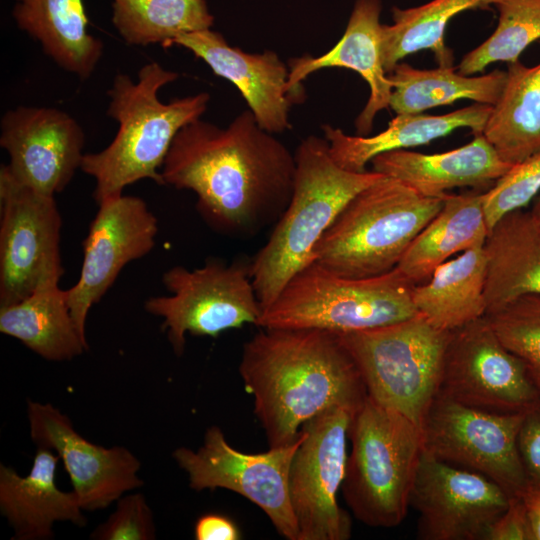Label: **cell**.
Wrapping results in <instances>:
<instances>
[{"instance_id":"1","label":"cell","mask_w":540,"mask_h":540,"mask_svg":"<svg viewBox=\"0 0 540 540\" xmlns=\"http://www.w3.org/2000/svg\"><path fill=\"white\" fill-rule=\"evenodd\" d=\"M295 170V154L247 109L226 127L201 118L182 127L160 173L164 185L196 194L211 228L247 238L282 216Z\"/></svg>"},{"instance_id":"2","label":"cell","mask_w":540,"mask_h":540,"mask_svg":"<svg viewBox=\"0 0 540 540\" xmlns=\"http://www.w3.org/2000/svg\"><path fill=\"white\" fill-rule=\"evenodd\" d=\"M239 373L269 448L293 443L328 409L356 411L368 396L339 335L323 329L261 328L243 345Z\"/></svg>"},{"instance_id":"3","label":"cell","mask_w":540,"mask_h":540,"mask_svg":"<svg viewBox=\"0 0 540 540\" xmlns=\"http://www.w3.org/2000/svg\"><path fill=\"white\" fill-rule=\"evenodd\" d=\"M178 78L154 61L139 69L136 81L123 73L114 76L107 115L118 123V131L105 149L84 154L80 168L96 182L97 204L143 179L164 185L160 171L175 136L201 118L210 101L207 92H200L163 103L159 91Z\"/></svg>"},{"instance_id":"4","label":"cell","mask_w":540,"mask_h":540,"mask_svg":"<svg viewBox=\"0 0 540 540\" xmlns=\"http://www.w3.org/2000/svg\"><path fill=\"white\" fill-rule=\"evenodd\" d=\"M294 154L290 202L251 261L252 282L262 310L296 273L315 261L317 243L346 204L384 176L374 170L343 169L332 159L324 137L307 136Z\"/></svg>"},{"instance_id":"5","label":"cell","mask_w":540,"mask_h":540,"mask_svg":"<svg viewBox=\"0 0 540 540\" xmlns=\"http://www.w3.org/2000/svg\"><path fill=\"white\" fill-rule=\"evenodd\" d=\"M443 201L444 197L422 196L384 175L346 204L317 243L314 259L348 278L387 273L398 265Z\"/></svg>"},{"instance_id":"6","label":"cell","mask_w":540,"mask_h":540,"mask_svg":"<svg viewBox=\"0 0 540 540\" xmlns=\"http://www.w3.org/2000/svg\"><path fill=\"white\" fill-rule=\"evenodd\" d=\"M348 440L341 490L351 513L373 528L398 526L423 452L421 428L367 396L352 415Z\"/></svg>"},{"instance_id":"7","label":"cell","mask_w":540,"mask_h":540,"mask_svg":"<svg viewBox=\"0 0 540 540\" xmlns=\"http://www.w3.org/2000/svg\"><path fill=\"white\" fill-rule=\"evenodd\" d=\"M413 286L396 267L378 276L348 278L314 261L262 310L257 326L344 334L394 324L418 315Z\"/></svg>"},{"instance_id":"8","label":"cell","mask_w":540,"mask_h":540,"mask_svg":"<svg viewBox=\"0 0 540 540\" xmlns=\"http://www.w3.org/2000/svg\"><path fill=\"white\" fill-rule=\"evenodd\" d=\"M449 334L418 314L338 335L361 373L368 396L421 428L440 387Z\"/></svg>"},{"instance_id":"9","label":"cell","mask_w":540,"mask_h":540,"mask_svg":"<svg viewBox=\"0 0 540 540\" xmlns=\"http://www.w3.org/2000/svg\"><path fill=\"white\" fill-rule=\"evenodd\" d=\"M162 282L170 295L150 297L144 307L163 318L162 329L178 356L184 352L187 333L217 337L229 329L258 324L262 308L251 262L211 259L194 269L178 265L164 272Z\"/></svg>"},{"instance_id":"10","label":"cell","mask_w":540,"mask_h":540,"mask_svg":"<svg viewBox=\"0 0 540 540\" xmlns=\"http://www.w3.org/2000/svg\"><path fill=\"white\" fill-rule=\"evenodd\" d=\"M526 411L496 413L437 393L421 425L423 449L477 472L519 497L528 485L517 437Z\"/></svg>"},{"instance_id":"11","label":"cell","mask_w":540,"mask_h":540,"mask_svg":"<svg viewBox=\"0 0 540 540\" xmlns=\"http://www.w3.org/2000/svg\"><path fill=\"white\" fill-rule=\"evenodd\" d=\"M0 307L59 284L62 219L54 196L15 181L0 169Z\"/></svg>"},{"instance_id":"12","label":"cell","mask_w":540,"mask_h":540,"mask_svg":"<svg viewBox=\"0 0 540 540\" xmlns=\"http://www.w3.org/2000/svg\"><path fill=\"white\" fill-rule=\"evenodd\" d=\"M304 438L300 431L291 444L263 453H243L232 447L218 426H210L197 451L177 448L172 456L196 491L217 488L233 491L258 506L276 531L287 540H298V527L288 489L293 456Z\"/></svg>"},{"instance_id":"13","label":"cell","mask_w":540,"mask_h":540,"mask_svg":"<svg viewBox=\"0 0 540 540\" xmlns=\"http://www.w3.org/2000/svg\"><path fill=\"white\" fill-rule=\"evenodd\" d=\"M355 411L334 407L302 426L289 470L298 540H348L352 523L337 501L346 473L348 430Z\"/></svg>"},{"instance_id":"14","label":"cell","mask_w":540,"mask_h":540,"mask_svg":"<svg viewBox=\"0 0 540 540\" xmlns=\"http://www.w3.org/2000/svg\"><path fill=\"white\" fill-rule=\"evenodd\" d=\"M438 392L496 413L524 412L540 401L537 381L502 344L486 315L450 331Z\"/></svg>"},{"instance_id":"15","label":"cell","mask_w":540,"mask_h":540,"mask_svg":"<svg viewBox=\"0 0 540 540\" xmlns=\"http://www.w3.org/2000/svg\"><path fill=\"white\" fill-rule=\"evenodd\" d=\"M511 497L489 478L444 462L423 449L410 506L422 540H486Z\"/></svg>"},{"instance_id":"16","label":"cell","mask_w":540,"mask_h":540,"mask_svg":"<svg viewBox=\"0 0 540 540\" xmlns=\"http://www.w3.org/2000/svg\"><path fill=\"white\" fill-rule=\"evenodd\" d=\"M98 206L83 241L79 279L66 290L73 321L84 338L91 307L102 299L124 266L154 248L159 229L156 216L140 197L122 194Z\"/></svg>"},{"instance_id":"17","label":"cell","mask_w":540,"mask_h":540,"mask_svg":"<svg viewBox=\"0 0 540 540\" xmlns=\"http://www.w3.org/2000/svg\"><path fill=\"white\" fill-rule=\"evenodd\" d=\"M0 145L9 155V163L2 167L15 181L55 196L81 168L85 133L62 110L18 106L1 118Z\"/></svg>"},{"instance_id":"18","label":"cell","mask_w":540,"mask_h":540,"mask_svg":"<svg viewBox=\"0 0 540 540\" xmlns=\"http://www.w3.org/2000/svg\"><path fill=\"white\" fill-rule=\"evenodd\" d=\"M27 416L32 440L62 460L83 510L104 509L143 485L137 475L141 463L127 448L91 443L73 428L67 415L49 403L27 400Z\"/></svg>"},{"instance_id":"19","label":"cell","mask_w":540,"mask_h":540,"mask_svg":"<svg viewBox=\"0 0 540 540\" xmlns=\"http://www.w3.org/2000/svg\"><path fill=\"white\" fill-rule=\"evenodd\" d=\"M191 51L241 93L259 125L272 134L291 128L290 107L300 98L287 90L289 67L274 51L249 53L210 29L178 36L169 43Z\"/></svg>"},{"instance_id":"20","label":"cell","mask_w":540,"mask_h":540,"mask_svg":"<svg viewBox=\"0 0 540 540\" xmlns=\"http://www.w3.org/2000/svg\"><path fill=\"white\" fill-rule=\"evenodd\" d=\"M380 0H356L345 32L325 54L289 61L287 90L302 98V81L323 68L341 67L357 72L368 84L370 94L355 120L357 135L368 136L378 112L390 108L392 83L382 61Z\"/></svg>"},{"instance_id":"21","label":"cell","mask_w":540,"mask_h":540,"mask_svg":"<svg viewBox=\"0 0 540 540\" xmlns=\"http://www.w3.org/2000/svg\"><path fill=\"white\" fill-rule=\"evenodd\" d=\"M370 163L374 171L429 198H443L449 190L461 187L485 192L512 166L499 157L483 134L443 153L394 150L376 156Z\"/></svg>"},{"instance_id":"22","label":"cell","mask_w":540,"mask_h":540,"mask_svg":"<svg viewBox=\"0 0 540 540\" xmlns=\"http://www.w3.org/2000/svg\"><path fill=\"white\" fill-rule=\"evenodd\" d=\"M58 455L38 447L28 475L0 465V511L14 531V539H50L56 522L86 525L78 498L56 485Z\"/></svg>"},{"instance_id":"23","label":"cell","mask_w":540,"mask_h":540,"mask_svg":"<svg viewBox=\"0 0 540 540\" xmlns=\"http://www.w3.org/2000/svg\"><path fill=\"white\" fill-rule=\"evenodd\" d=\"M492 109L475 103L443 115L397 114L385 130L372 136L348 135L329 124L322 130L332 159L343 169L363 172L382 153L427 144L460 128L482 134Z\"/></svg>"},{"instance_id":"24","label":"cell","mask_w":540,"mask_h":540,"mask_svg":"<svg viewBox=\"0 0 540 540\" xmlns=\"http://www.w3.org/2000/svg\"><path fill=\"white\" fill-rule=\"evenodd\" d=\"M486 315L524 295H540V225L531 211L502 216L484 244Z\"/></svg>"},{"instance_id":"25","label":"cell","mask_w":540,"mask_h":540,"mask_svg":"<svg viewBox=\"0 0 540 540\" xmlns=\"http://www.w3.org/2000/svg\"><path fill=\"white\" fill-rule=\"evenodd\" d=\"M12 16L60 68L82 80L92 75L103 44L88 32L83 0H15Z\"/></svg>"},{"instance_id":"26","label":"cell","mask_w":540,"mask_h":540,"mask_svg":"<svg viewBox=\"0 0 540 540\" xmlns=\"http://www.w3.org/2000/svg\"><path fill=\"white\" fill-rule=\"evenodd\" d=\"M488 233L483 191L448 193L439 212L413 239L396 268L413 285L424 283L452 255L484 246Z\"/></svg>"},{"instance_id":"27","label":"cell","mask_w":540,"mask_h":540,"mask_svg":"<svg viewBox=\"0 0 540 540\" xmlns=\"http://www.w3.org/2000/svg\"><path fill=\"white\" fill-rule=\"evenodd\" d=\"M486 256L471 248L440 264L412 288L413 304L433 327L450 332L486 315Z\"/></svg>"},{"instance_id":"28","label":"cell","mask_w":540,"mask_h":540,"mask_svg":"<svg viewBox=\"0 0 540 540\" xmlns=\"http://www.w3.org/2000/svg\"><path fill=\"white\" fill-rule=\"evenodd\" d=\"M0 332L21 341L49 361L71 360L88 349L59 284L35 291L24 300L0 307Z\"/></svg>"},{"instance_id":"29","label":"cell","mask_w":540,"mask_h":540,"mask_svg":"<svg viewBox=\"0 0 540 540\" xmlns=\"http://www.w3.org/2000/svg\"><path fill=\"white\" fill-rule=\"evenodd\" d=\"M506 74L482 134L504 162L515 165L540 150V62L508 63Z\"/></svg>"},{"instance_id":"30","label":"cell","mask_w":540,"mask_h":540,"mask_svg":"<svg viewBox=\"0 0 540 540\" xmlns=\"http://www.w3.org/2000/svg\"><path fill=\"white\" fill-rule=\"evenodd\" d=\"M506 71L481 76L457 73L453 66L418 69L399 62L388 73L392 83L390 108L396 114H419L428 109L468 99L494 106L503 91Z\"/></svg>"},{"instance_id":"31","label":"cell","mask_w":540,"mask_h":540,"mask_svg":"<svg viewBox=\"0 0 540 540\" xmlns=\"http://www.w3.org/2000/svg\"><path fill=\"white\" fill-rule=\"evenodd\" d=\"M500 0H431L420 6L392 9L393 23L382 27V61L386 73L406 56L433 52L439 67H451L454 54L445 42L450 20L461 12L485 9Z\"/></svg>"},{"instance_id":"32","label":"cell","mask_w":540,"mask_h":540,"mask_svg":"<svg viewBox=\"0 0 540 540\" xmlns=\"http://www.w3.org/2000/svg\"><path fill=\"white\" fill-rule=\"evenodd\" d=\"M112 23L129 45L160 44L210 29L214 17L205 0H112Z\"/></svg>"},{"instance_id":"33","label":"cell","mask_w":540,"mask_h":540,"mask_svg":"<svg viewBox=\"0 0 540 540\" xmlns=\"http://www.w3.org/2000/svg\"><path fill=\"white\" fill-rule=\"evenodd\" d=\"M494 6L499 14L497 27L462 58L458 72L463 75L481 72L496 62H516L540 40V0H500Z\"/></svg>"},{"instance_id":"34","label":"cell","mask_w":540,"mask_h":540,"mask_svg":"<svg viewBox=\"0 0 540 540\" xmlns=\"http://www.w3.org/2000/svg\"><path fill=\"white\" fill-rule=\"evenodd\" d=\"M486 317L502 344L526 364L540 386V295L521 296Z\"/></svg>"},{"instance_id":"35","label":"cell","mask_w":540,"mask_h":540,"mask_svg":"<svg viewBox=\"0 0 540 540\" xmlns=\"http://www.w3.org/2000/svg\"><path fill=\"white\" fill-rule=\"evenodd\" d=\"M540 192V150L512 165L489 190L483 192L488 231L505 214L522 209Z\"/></svg>"},{"instance_id":"36","label":"cell","mask_w":540,"mask_h":540,"mask_svg":"<svg viewBox=\"0 0 540 540\" xmlns=\"http://www.w3.org/2000/svg\"><path fill=\"white\" fill-rule=\"evenodd\" d=\"M96 540H153L156 525L153 512L141 493L121 496L115 511L90 535Z\"/></svg>"},{"instance_id":"37","label":"cell","mask_w":540,"mask_h":540,"mask_svg":"<svg viewBox=\"0 0 540 540\" xmlns=\"http://www.w3.org/2000/svg\"><path fill=\"white\" fill-rule=\"evenodd\" d=\"M517 445L528 484L540 485V401L526 411Z\"/></svg>"},{"instance_id":"38","label":"cell","mask_w":540,"mask_h":540,"mask_svg":"<svg viewBox=\"0 0 540 540\" xmlns=\"http://www.w3.org/2000/svg\"><path fill=\"white\" fill-rule=\"evenodd\" d=\"M486 540H532L525 505L521 497H511L504 513L492 525Z\"/></svg>"},{"instance_id":"39","label":"cell","mask_w":540,"mask_h":540,"mask_svg":"<svg viewBox=\"0 0 540 540\" xmlns=\"http://www.w3.org/2000/svg\"><path fill=\"white\" fill-rule=\"evenodd\" d=\"M196 540H239L241 533L238 526L229 517L207 513L200 516L194 526Z\"/></svg>"},{"instance_id":"40","label":"cell","mask_w":540,"mask_h":540,"mask_svg":"<svg viewBox=\"0 0 540 540\" xmlns=\"http://www.w3.org/2000/svg\"><path fill=\"white\" fill-rule=\"evenodd\" d=\"M520 497L527 511L532 540H540V485L528 484Z\"/></svg>"},{"instance_id":"41","label":"cell","mask_w":540,"mask_h":540,"mask_svg":"<svg viewBox=\"0 0 540 540\" xmlns=\"http://www.w3.org/2000/svg\"><path fill=\"white\" fill-rule=\"evenodd\" d=\"M530 211L537 223L540 225V194L537 195Z\"/></svg>"}]
</instances>
